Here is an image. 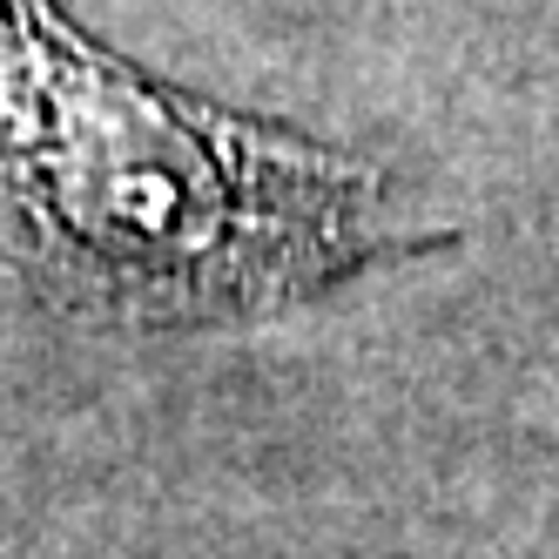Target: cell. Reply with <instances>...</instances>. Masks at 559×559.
I'll return each mask as SVG.
<instances>
[{
	"mask_svg": "<svg viewBox=\"0 0 559 559\" xmlns=\"http://www.w3.org/2000/svg\"><path fill=\"white\" fill-rule=\"evenodd\" d=\"M445 243L365 155L155 82L61 0H0V257L68 317L250 324Z\"/></svg>",
	"mask_w": 559,
	"mask_h": 559,
	"instance_id": "cell-1",
	"label": "cell"
}]
</instances>
